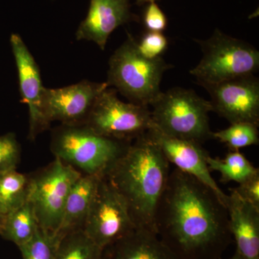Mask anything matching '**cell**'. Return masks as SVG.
Masks as SVG:
<instances>
[{
    "mask_svg": "<svg viewBox=\"0 0 259 259\" xmlns=\"http://www.w3.org/2000/svg\"><path fill=\"white\" fill-rule=\"evenodd\" d=\"M202 58L190 74L201 86L215 84L254 75L259 69V52L253 46L216 29L207 40H197Z\"/></svg>",
    "mask_w": 259,
    "mask_h": 259,
    "instance_id": "8992f818",
    "label": "cell"
},
{
    "mask_svg": "<svg viewBox=\"0 0 259 259\" xmlns=\"http://www.w3.org/2000/svg\"><path fill=\"white\" fill-rule=\"evenodd\" d=\"M151 106L153 125L163 134L200 144L212 139L210 102L193 90L175 88L161 92Z\"/></svg>",
    "mask_w": 259,
    "mask_h": 259,
    "instance_id": "5b68a950",
    "label": "cell"
},
{
    "mask_svg": "<svg viewBox=\"0 0 259 259\" xmlns=\"http://www.w3.org/2000/svg\"><path fill=\"white\" fill-rule=\"evenodd\" d=\"M117 93L114 88L104 90L84 125L105 137L133 142L154 126L151 110L148 107L121 101Z\"/></svg>",
    "mask_w": 259,
    "mask_h": 259,
    "instance_id": "ba28073f",
    "label": "cell"
},
{
    "mask_svg": "<svg viewBox=\"0 0 259 259\" xmlns=\"http://www.w3.org/2000/svg\"><path fill=\"white\" fill-rule=\"evenodd\" d=\"M211 97L212 111L231 124H259V80L254 75L202 86Z\"/></svg>",
    "mask_w": 259,
    "mask_h": 259,
    "instance_id": "30bf717a",
    "label": "cell"
},
{
    "mask_svg": "<svg viewBox=\"0 0 259 259\" xmlns=\"http://www.w3.org/2000/svg\"><path fill=\"white\" fill-rule=\"evenodd\" d=\"M39 228L32 204L27 202L3 216L0 223V236L18 247L31 239Z\"/></svg>",
    "mask_w": 259,
    "mask_h": 259,
    "instance_id": "ac0fdd59",
    "label": "cell"
},
{
    "mask_svg": "<svg viewBox=\"0 0 259 259\" xmlns=\"http://www.w3.org/2000/svg\"><path fill=\"white\" fill-rule=\"evenodd\" d=\"M207 163L210 171H218L223 183L234 182L243 183L250 177L259 174L258 168L253 164L239 151H232L223 159L207 156Z\"/></svg>",
    "mask_w": 259,
    "mask_h": 259,
    "instance_id": "ffe728a7",
    "label": "cell"
},
{
    "mask_svg": "<svg viewBox=\"0 0 259 259\" xmlns=\"http://www.w3.org/2000/svg\"><path fill=\"white\" fill-rule=\"evenodd\" d=\"M30 175L16 169L0 171V214L4 216L28 202Z\"/></svg>",
    "mask_w": 259,
    "mask_h": 259,
    "instance_id": "d6986e66",
    "label": "cell"
},
{
    "mask_svg": "<svg viewBox=\"0 0 259 259\" xmlns=\"http://www.w3.org/2000/svg\"><path fill=\"white\" fill-rule=\"evenodd\" d=\"M154 231L178 259H219L233 240L217 194L177 168L170 172L156 209Z\"/></svg>",
    "mask_w": 259,
    "mask_h": 259,
    "instance_id": "6da1fadb",
    "label": "cell"
},
{
    "mask_svg": "<svg viewBox=\"0 0 259 259\" xmlns=\"http://www.w3.org/2000/svg\"><path fill=\"white\" fill-rule=\"evenodd\" d=\"M131 143L101 136L84 124H61L51 133V151L81 175L105 177Z\"/></svg>",
    "mask_w": 259,
    "mask_h": 259,
    "instance_id": "3957f363",
    "label": "cell"
},
{
    "mask_svg": "<svg viewBox=\"0 0 259 259\" xmlns=\"http://www.w3.org/2000/svg\"><path fill=\"white\" fill-rule=\"evenodd\" d=\"M10 44L18 70L21 102L28 106V139L34 141L51 127L44 110L45 87L42 86L38 65L20 35L12 34Z\"/></svg>",
    "mask_w": 259,
    "mask_h": 259,
    "instance_id": "7c38bea8",
    "label": "cell"
},
{
    "mask_svg": "<svg viewBox=\"0 0 259 259\" xmlns=\"http://www.w3.org/2000/svg\"><path fill=\"white\" fill-rule=\"evenodd\" d=\"M258 127L249 122H236L228 128L212 132V139L226 144L231 151H239L240 148L258 144Z\"/></svg>",
    "mask_w": 259,
    "mask_h": 259,
    "instance_id": "7402d4cb",
    "label": "cell"
},
{
    "mask_svg": "<svg viewBox=\"0 0 259 259\" xmlns=\"http://www.w3.org/2000/svg\"><path fill=\"white\" fill-rule=\"evenodd\" d=\"M229 259H243L242 258L241 255L237 253L236 252H235L234 255L233 256H231Z\"/></svg>",
    "mask_w": 259,
    "mask_h": 259,
    "instance_id": "83f0119b",
    "label": "cell"
},
{
    "mask_svg": "<svg viewBox=\"0 0 259 259\" xmlns=\"http://www.w3.org/2000/svg\"><path fill=\"white\" fill-rule=\"evenodd\" d=\"M104 259H178L156 232L137 227L103 250Z\"/></svg>",
    "mask_w": 259,
    "mask_h": 259,
    "instance_id": "2e32d148",
    "label": "cell"
},
{
    "mask_svg": "<svg viewBox=\"0 0 259 259\" xmlns=\"http://www.w3.org/2000/svg\"><path fill=\"white\" fill-rule=\"evenodd\" d=\"M226 207L237 253L243 259H259V209L230 189Z\"/></svg>",
    "mask_w": 259,
    "mask_h": 259,
    "instance_id": "9a60e30c",
    "label": "cell"
},
{
    "mask_svg": "<svg viewBox=\"0 0 259 259\" xmlns=\"http://www.w3.org/2000/svg\"><path fill=\"white\" fill-rule=\"evenodd\" d=\"M3 216L1 215V214H0V223H1L2 219H3Z\"/></svg>",
    "mask_w": 259,
    "mask_h": 259,
    "instance_id": "f546056e",
    "label": "cell"
},
{
    "mask_svg": "<svg viewBox=\"0 0 259 259\" xmlns=\"http://www.w3.org/2000/svg\"><path fill=\"white\" fill-rule=\"evenodd\" d=\"M136 228L125 199L106 177H102L83 231L104 250Z\"/></svg>",
    "mask_w": 259,
    "mask_h": 259,
    "instance_id": "9c48e42d",
    "label": "cell"
},
{
    "mask_svg": "<svg viewBox=\"0 0 259 259\" xmlns=\"http://www.w3.org/2000/svg\"><path fill=\"white\" fill-rule=\"evenodd\" d=\"M146 134L158 145L170 163H173L177 169L188 174L208 187L226 206L228 194L220 188L211 175L207 163L208 153L200 144L166 136L154 126Z\"/></svg>",
    "mask_w": 259,
    "mask_h": 259,
    "instance_id": "4fadbf2b",
    "label": "cell"
},
{
    "mask_svg": "<svg viewBox=\"0 0 259 259\" xmlns=\"http://www.w3.org/2000/svg\"><path fill=\"white\" fill-rule=\"evenodd\" d=\"M139 3H150L152 2H156V0H137Z\"/></svg>",
    "mask_w": 259,
    "mask_h": 259,
    "instance_id": "f1b7e54d",
    "label": "cell"
},
{
    "mask_svg": "<svg viewBox=\"0 0 259 259\" xmlns=\"http://www.w3.org/2000/svg\"><path fill=\"white\" fill-rule=\"evenodd\" d=\"M81 175L57 158L48 166L30 174L28 202L42 231L54 235L59 231L68 195Z\"/></svg>",
    "mask_w": 259,
    "mask_h": 259,
    "instance_id": "52a82bcc",
    "label": "cell"
},
{
    "mask_svg": "<svg viewBox=\"0 0 259 259\" xmlns=\"http://www.w3.org/2000/svg\"><path fill=\"white\" fill-rule=\"evenodd\" d=\"M168 47L166 37L162 32H148L141 41H137L138 50L140 54L148 59L161 57Z\"/></svg>",
    "mask_w": 259,
    "mask_h": 259,
    "instance_id": "d4e9b609",
    "label": "cell"
},
{
    "mask_svg": "<svg viewBox=\"0 0 259 259\" xmlns=\"http://www.w3.org/2000/svg\"><path fill=\"white\" fill-rule=\"evenodd\" d=\"M104 259V258H103Z\"/></svg>",
    "mask_w": 259,
    "mask_h": 259,
    "instance_id": "4dcf8cb0",
    "label": "cell"
},
{
    "mask_svg": "<svg viewBox=\"0 0 259 259\" xmlns=\"http://www.w3.org/2000/svg\"><path fill=\"white\" fill-rule=\"evenodd\" d=\"M21 158V147L14 133L0 136V171L16 169Z\"/></svg>",
    "mask_w": 259,
    "mask_h": 259,
    "instance_id": "cb8c5ba5",
    "label": "cell"
},
{
    "mask_svg": "<svg viewBox=\"0 0 259 259\" xmlns=\"http://www.w3.org/2000/svg\"><path fill=\"white\" fill-rule=\"evenodd\" d=\"M55 259H103V250L83 230H78L61 238Z\"/></svg>",
    "mask_w": 259,
    "mask_h": 259,
    "instance_id": "44dd1931",
    "label": "cell"
},
{
    "mask_svg": "<svg viewBox=\"0 0 259 259\" xmlns=\"http://www.w3.org/2000/svg\"><path fill=\"white\" fill-rule=\"evenodd\" d=\"M130 18V0H91L88 15L76 31V39L95 42L104 51L112 32Z\"/></svg>",
    "mask_w": 259,
    "mask_h": 259,
    "instance_id": "5bb4252c",
    "label": "cell"
},
{
    "mask_svg": "<svg viewBox=\"0 0 259 259\" xmlns=\"http://www.w3.org/2000/svg\"><path fill=\"white\" fill-rule=\"evenodd\" d=\"M109 88L106 82L83 80L65 88L48 89L44 92V110L51 124L59 121L64 125L84 124L97 98Z\"/></svg>",
    "mask_w": 259,
    "mask_h": 259,
    "instance_id": "8fae6325",
    "label": "cell"
},
{
    "mask_svg": "<svg viewBox=\"0 0 259 259\" xmlns=\"http://www.w3.org/2000/svg\"><path fill=\"white\" fill-rule=\"evenodd\" d=\"M144 24L150 32H161L166 29V15L160 9L156 2L148 3L144 15Z\"/></svg>",
    "mask_w": 259,
    "mask_h": 259,
    "instance_id": "484cf974",
    "label": "cell"
},
{
    "mask_svg": "<svg viewBox=\"0 0 259 259\" xmlns=\"http://www.w3.org/2000/svg\"><path fill=\"white\" fill-rule=\"evenodd\" d=\"M169 175V162L145 134L131 143L105 177L125 199L136 226L155 231V214Z\"/></svg>",
    "mask_w": 259,
    "mask_h": 259,
    "instance_id": "7a4b0ae2",
    "label": "cell"
},
{
    "mask_svg": "<svg viewBox=\"0 0 259 259\" xmlns=\"http://www.w3.org/2000/svg\"><path fill=\"white\" fill-rule=\"evenodd\" d=\"M233 190L242 199L259 209V174L239 184Z\"/></svg>",
    "mask_w": 259,
    "mask_h": 259,
    "instance_id": "4316f807",
    "label": "cell"
},
{
    "mask_svg": "<svg viewBox=\"0 0 259 259\" xmlns=\"http://www.w3.org/2000/svg\"><path fill=\"white\" fill-rule=\"evenodd\" d=\"M102 177L81 175L70 191L56 233L59 238L71 232L83 230Z\"/></svg>",
    "mask_w": 259,
    "mask_h": 259,
    "instance_id": "e0dca14e",
    "label": "cell"
},
{
    "mask_svg": "<svg viewBox=\"0 0 259 259\" xmlns=\"http://www.w3.org/2000/svg\"><path fill=\"white\" fill-rule=\"evenodd\" d=\"M171 67L162 57H144L138 50L137 41L128 35L110 57L106 83L129 102L149 107L161 93L162 77Z\"/></svg>",
    "mask_w": 259,
    "mask_h": 259,
    "instance_id": "277c9868",
    "label": "cell"
},
{
    "mask_svg": "<svg viewBox=\"0 0 259 259\" xmlns=\"http://www.w3.org/2000/svg\"><path fill=\"white\" fill-rule=\"evenodd\" d=\"M60 238L39 228L31 239L18 248L23 259H55Z\"/></svg>",
    "mask_w": 259,
    "mask_h": 259,
    "instance_id": "603a6c76",
    "label": "cell"
}]
</instances>
